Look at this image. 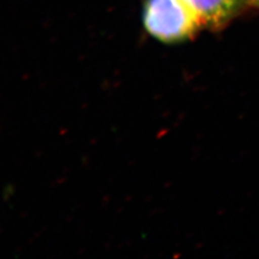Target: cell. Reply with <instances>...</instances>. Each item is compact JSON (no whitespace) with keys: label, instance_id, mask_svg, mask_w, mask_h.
<instances>
[{"label":"cell","instance_id":"cell-1","mask_svg":"<svg viewBox=\"0 0 259 259\" xmlns=\"http://www.w3.org/2000/svg\"><path fill=\"white\" fill-rule=\"evenodd\" d=\"M143 21L148 34L165 44L185 41L204 27L184 0H147Z\"/></svg>","mask_w":259,"mask_h":259},{"label":"cell","instance_id":"cell-2","mask_svg":"<svg viewBox=\"0 0 259 259\" xmlns=\"http://www.w3.org/2000/svg\"><path fill=\"white\" fill-rule=\"evenodd\" d=\"M196 12L204 27L221 29L247 6L246 0H184Z\"/></svg>","mask_w":259,"mask_h":259},{"label":"cell","instance_id":"cell-3","mask_svg":"<svg viewBox=\"0 0 259 259\" xmlns=\"http://www.w3.org/2000/svg\"><path fill=\"white\" fill-rule=\"evenodd\" d=\"M246 3H247V5L256 7L259 9V0H246Z\"/></svg>","mask_w":259,"mask_h":259}]
</instances>
